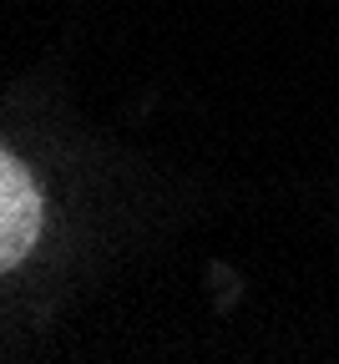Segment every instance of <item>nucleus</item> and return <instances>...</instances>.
<instances>
[{
    "instance_id": "1",
    "label": "nucleus",
    "mask_w": 339,
    "mask_h": 364,
    "mask_svg": "<svg viewBox=\"0 0 339 364\" xmlns=\"http://www.w3.org/2000/svg\"><path fill=\"white\" fill-rule=\"evenodd\" d=\"M41 233V193L31 188L26 167L6 152L0 157V268H16Z\"/></svg>"
}]
</instances>
